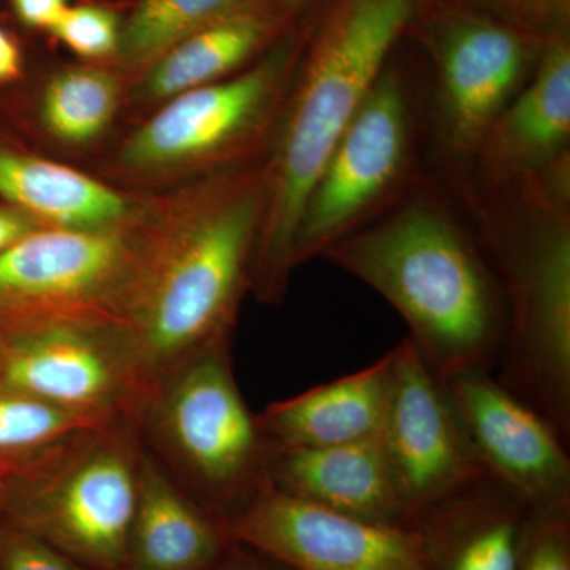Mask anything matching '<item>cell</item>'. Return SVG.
<instances>
[{
	"instance_id": "6",
	"label": "cell",
	"mask_w": 570,
	"mask_h": 570,
	"mask_svg": "<svg viewBox=\"0 0 570 570\" xmlns=\"http://www.w3.org/2000/svg\"><path fill=\"white\" fill-rule=\"evenodd\" d=\"M553 209L523 242L497 243L508 341L494 376L570 442V224Z\"/></svg>"
},
{
	"instance_id": "33",
	"label": "cell",
	"mask_w": 570,
	"mask_h": 570,
	"mask_svg": "<svg viewBox=\"0 0 570 570\" xmlns=\"http://www.w3.org/2000/svg\"><path fill=\"white\" fill-rule=\"evenodd\" d=\"M21 56L9 33L0 31V82L13 80L20 75Z\"/></svg>"
},
{
	"instance_id": "34",
	"label": "cell",
	"mask_w": 570,
	"mask_h": 570,
	"mask_svg": "<svg viewBox=\"0 0 570 570\" xmlns=\"http://www.w3.org/2000/svg\"><path fill=\"white\" fill-rule=\"evenodd\" d=\"M276 3L285 13L291 14L296 20L303 13L309 17L311 11L316 9L318 0H276Z\"/></svg>"
},
{
	"instance_id": "29",
	"label": "cell",
	"mask_w": 570,
	"mask_h": 570,
	"mask_svg": "<svg viewBox=\"0 0 570 570\" xmlns=\"http://www.w3.org/2000/svg\"><path fill=\"white\" fill-rule=\"evenodd\" d=\"M206 570H291L272 558L258 553L243 543L232 542L212 568Z\"/></svg>"
},
{
	"instance_id": "8",
	"label": "cell",
	"mask_w": 570,
	"mask_h": 570,
	"mask_svg": "<svg viewBox=\"0 0 570 570\" xmlns=\"http://www.w3.org/2000/svg\"><path fill=\"white\" fill-rule=\"evenodd\" d=\"M142 249L121 228H37L0 253V322L121 324Z\"/></svg>"
},
{
	"instance_id": "11",
	"label": "cell",
	"mask_w": 570,
	"mask_h": 570,
	"mask_svg": "<svg viewBox=\"0 0 570 570\" xmlns=\"http://www.w3.org/2000/svg\"><path fill=\"white\" fill-rule=\"evenodd\" d=\"M307 26H295L257 66L236 77L170 97L130 138L122 151L129 167L159 168L234 151L261 132L298 67Z\"/></svg>"
},
{
	"instance_id": "26",
	"label": "cell",
	"mask_w": 570,
	"mask_h": 570,
	"mask_svg": "<svg viewBox=\"0 0 570 570\" xmlns=\"http://www.w3.org/2000/svg\"><path fill=\"white\" fill-rule=\"evenodd\" d=\"M52 32L82 58L110 55L121 43L115 14L96 6L69 7Z\"/></svg>"
},
{
	"instance_id": "1",
	"label": "cell",
	"mask_w": 570,
	"mask_h": 570,
	"mask_svg": "<svg viewBox=\"0 0 570 570\" xmlns=\"http://www.w3.org/2000/svg\"><path fill=\"white\" fill-rule=\"evenodd\" d=\"M426 0H318L265 189L253 281L281 298L296 234L318 176Z\"/></svg>"
},
{
	"instance_id": "10",
	"label": "cell",
	"mask_w": 570,
	"mask_h": 570,
	"mask_svg": "<svg viewBox=\"0 0 570 570\" xmlns=\"http://www.w3.org/2000/svg\"><path fill=\"white\" fill-rule=\"evenodd\" d=\"M411 154V110L403 75L385 67L341 135L307 198L295 266L354 234L400 186Z\"/></svg>"
},
{
	"instance_id": "5",
	"label": "cell",
	"mask_w": 570,
	"mask_h": 570,
	"mask_svg": "<svg viewBox=\"0 0 570 570\" xmlns=\"http://www.w3.org/2000/svg\"><path fill=\"white\" fill-rule=\"evenodd\" d=\"M142 417L184 468L198 504L224 528L266 485V441L236 384L230 341L176 370L146 401Z\"/></svg>"
},
{
	"instance_id": "15",
	"label": "cell",
	"mask_w": 570,
	"mask_h": 570,
	"mask_svg": "<svg viewBox=\"0 0 570 570\" xmlns=\"http://www.w3.org/2000/svg\"><path fill=\"white\" fill-rule=\"evenodd\" d=\"M532 510L508 483L483 474L407 524L417 532L430 570H515Z\"/></svg>"
},
{
	"instance_id": "13",
	"label": "cell",
	"mask_w": 570,
	"mask_h": 570,
	"mask_svg": "<svg viewBox=\"0 0 570 570\" xmlns=\"http://www.w3.org/2000/svg\"><path fill=\"white\" fill-rule=\"evenodd\" d=\"M225 532L291 570H430L411 524L341 515L268 483Z\"/></svg>"
},
{
	"instance_id": "28",
	"label": "cell",
	"mask_w": 570,
	"mask_h": 570,
	"mask_svg": "<svg viewBox=\"0 0 570 570\" xmlns=\"http://www.w3.org/2000/svg\"><path fill=\"white\" fill-rule=\"evenodd\" d=\"M570 0H530L527 13V26L538 36L569 31Z\"/></svg>"
},
{
	"instance_id": "23",
	"label": "cell",
	"mask_w": 570,
	"mask_h": 570,
	"mask_svg": "<svg viewBox=\"0 0 570 570\" xmlns=\"http://www.w3.org/2000/svg\"><path fill=\"white\" fill-rule=\"evenodd\" d=\"M262 2L266 0H142L121 36V47L134 61L159 58L198 29Z\"/></svg>"
},
{
	"instance_id": "4",
	"label": "cell",
	"mask_w": 570,
	"mask_h": 570,
	"mask_svg": "<svg viewBox=\"0 0 570 570\" xmlns=\"http://www.w3.org/2000/svg\"><path fill=\"white\" fill-rule=\"evenodd\" d=\"M122 419L78 438L0 489L3 524L89 570H121L138 493L140 445Z\"/></svg>"
},
{
	"instance_id": "32",
	"label": "cell",
	"mask_w": 570,
	"mask_h": 570,
	"mask_svg": "<svg viewBox=\"0 0 570 570\" xmlns=\"http://www.w3.org/2000/svg\"><path fill=\"white\" fill-rule=\"evenodd\" d=\"M455 2L497 14L499 18L517 22L528 29L527 13L530 0H455Z\"/></svg>"
},
{
	"instance_id": "31",
	"label": "cell",
	"mask_w": 570,
	"mask_h": 570,
	"mask_svg": "<svg viewBox=\"0 0 570 570\" xmlns=\"http://www.w3.org/2000/svg\"><path fill=\"white\" fill-rule=\"evenodd\" d=\"M37 230V220L18 208H0V253Z\"/></svg>"
},
{
	"instance_id": "17",
	"label": "cell",
	"mask_w": 570,
	"mask_h": 570,
	"mask_svg": "<svg viewBox=\"0 0 570 570\" xmlns=\"http://www.w3.org/2000/svg\"><path fill=\"white\" fill-rule=\"evenodd\" d=\"M570 135V33L543 41L527 88L510 100L479 151L497 181L534 175L564 153Z\"/></svg>"
},
{
	"instance_id": "19",
	"label": "cell",
	"mask_w": 570,
	"mask_h": 570,
	"mask_svg": "<svg viewBox=\"0 0 570 570\" xmlns=\"http://www.w3.org/2000/svg\"><path fill=\"white\" fill-rule=\"evenodd\" d=\"M230 543L223 524L141 452L121 570H206Z\"/></svg>"
},
{
	"instance_id": "30",
	"label": "cell",
	"mask_w": 570,
	"mask_h": 570,
	"mask_svg": "<svg viewBox=\"0 0 570 570\" xmlns=\"http://www.w3.org/2000/svg\"><path fill=\"white\" fill-rule=\"evenodd\" d=\"M13 6L22 22L50 31L69 9L67 0H13Z\"/></svg>"
},
{
	"instance_id": "16",
	"label": "cell",
	"mask_w": 570,
	"mask_h": 570,
	"mask_svg": "<svg viewBox=\"0 0 570 570\" xmlns=\"http://www.w3.org/2000/svg\"><path fill=\"white\" fill-rule=\"evenodd\" d=\"M272 489L316 508L384 524H407L381 438L333 448L265 449Z\"/></svg>"
},
{
	"instance_id": "25",
	"label": "cell",
	"mask_w": 570,
	"mask_h": 570,
	"mask_svg": "<svg viewBox=\"0 0 570 570\" xmlns=\"http://www.w3.org/2000/svg\"><path fill=\"white\" fill-rule=\"evenodd\" d=\"M515 570H570V508L532 510Z\"/></svg>"
},
{
	"instance_id": "2",
	"label": "cell",
	"mask_w": 570,
	"mask_h": 570,
	"mask_svg": "<svg viewBox=\"0 0 570 570\" xmlns=\"http://www.w3.org/2000/svg\"><path fill=\"white\" fill-rule=\"evenodd\" d=\"M322 257L384 296L409 326V340L445 379L494 373L508 341L501 281L436 205L415 202L330 246Z\"/></svg>"
},
{
	"instance_id": "22",
	"label": "cell",
	"mask_w": 570,
	"mask_h": 570,
	"mask_svg": "<svg viewBox=\"0 0 570 570\" xmlns=\"http://www.w3.org/2000/svg\"><path fill=\"white\" fill-rule=\"evenodd\" d=\"M111 423L0 385V489Z\"/></svg>"
},
{
	"instance_id": "9",
	"label": "cell",
	"mask_w": 570,
	"mask_h": 570,
	"mask_svg": "<svg viewBox=\"0 0 570 570\" xmlns=\"http://www.w3.org/2000/svg\"><path fill=\"white\" fill-rule=\"evenodd\" d=\"M0 385L105 422L141 409L126 337L110 322H0Z\"/></svg>"
},
{
	"instance_id": "3",
	"label": "cell",
	"mask_w": 570,
	"mask_h": 570,
	"mask_svg": "<svg viewBox=\"0 0 570 570\" xmlns=\"http://www.w3.org/2000/svg\"><path fill=\"white\" fill-rule=\"evenodd\" d=\"M264 204L257 187L224 190L175 234L145 245L119 324L141 409L184 363L230 341Z\"/></svg>"
},
{
	"instance_id": "18",
	"label": "cell",
	"mask_w": 570,
	"mask_h": 570,
	"mask_svg": "<svg viewBox=\"0 0 570 570\" xmlns=\"http://www.w3.org/2000/svg\"><path fill=\"white\" fill-rule=\"evenodd\" d=\"M392 351L373 365L276 401L257 415L266 442L333 448L381 438L392 384Z\"/></svg>"
},
{
	"instance_id": "20",
	"label": "cell",
	"mask_w": 570,
	"mask_h": 570,
	"mask_svg": "<svg viewBox=\"0 0 570 570\" xmlns=\"http://www.w3.org/2000/svg\"><path fill=\"white\" fill-rule=\"evenodd\" d=\"M291 14L275 0L247 7L179 40L157 58L146 92L170 99L189 89L220 81L287 32Z\"/></svg>"
},
{
	"instance_id": "35",
	"label": "cell",
	"mask_w": 570,
	"mask_h": 570,
	"mask_svg": "<svg viewBox=\"0 0 570 570\" xmlns=\"http://www.w3.org/2000/svg\"><path fill=\"white\" fill-rule=\"evenodd\" d=\"M3 527H6V524H3L2 513H0V532H2Z\"/></svg>"
},
{
	"instance_id": "7",
	"label": "cell",
	"mask_w": 570,
	"mask_h": 570,
	"mask_svg": "<svg viewBox=\"0 0 570 570\" xmlns=\"http://www.w3.org/2000/svg\"><path fill=\"white\" fill-rule=\"evenodd\" d=\"M409 33L419 37L436 66L450 146L478 153L534 69L546 39L455 0H426Z\"/></svg>"
},
{
	"instance_id": "21",
	"label": "cell",
	"mask_w": 570,
	"mask_h": 570,
	"mask_svg": "<svg viewBox=\"0 0 570 570\" xmlns=\"http://www.w3.org/2000/svg\"><path fill=\"white\" fill-rule=\"evenodd\" d=\"M0 195L36 220L77 230H115L129 200L66 165L0 146Z\"/></svg>"
},
{
	"instance_id": "14",
	"label": "cell",
	"mask_w": 570,
	"mask_h": 570,
	"mask_svg": "<svg viewBox=\"0 0 570 570\" xmlns=\"http://www.w3.org/2000/svg\"><path fill=\"white\" fill-rule=\"evenodd\" d=\"M444 381L487 471L534 510L570 508L569 445L550 423L494 373L464 371Z\"/></svg>"
},
{
	"instance_id": "27",
	"label": "cell",
	"mask_w": 570,
	"mask_h": 570,
	"mask_svg": "<svg viewBox=\"0 0 570 570\" xmlns=\"http://www.w3.org/2000/svg\"><path fill=\"white\" fill-rule=\"evenodd\" d=\"M0 570H89L29 532L3 527Z\"/></svg>"
},
{
	"instance_id": "12",
	"label": "cell",
	"mask_w": 570,
	"mask_h": 570,
	"mask_svg": "<svg viewBox=\"0 0 570 570\" xmlns=\"http://www.w3.org/2000/svg\"><path fill=\"white\" fill-rule=\"evenodd\" d=\"M392 384L381 441L409 521L490 474L472 448L448 384L409 337L392 348Z\"/></svg>"
},
{
	"instance_id": "24",
	"label": "cell",
	"mask_w": 570,
	"mask_h": 570,
	"mask_svg": "<svg viewBox=\"0 0 570 570\" xmlns=\"http://www.w3.org/2000/svg\"><path fill=\"white\" fill-rule=\"evenodd\" d=\"M116 102L118 88L110 75L94 69L67 70L45 89L41 116L56 137L86 142L104 132Z\"/></svg>"
}]
</instances>
